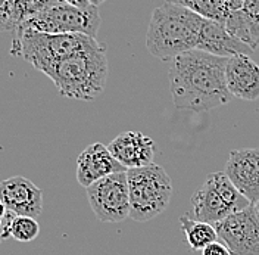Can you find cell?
I'll return each mask as SVG.
<instances>
[{
	"label": "cell",
	"instance_id": "6da1fadb",
	"mask_svg": "<svg viewBox=\"0 0 259 255\" xmlns=\"http://www.w3.org/2000/svg\"><path fill=\"white\" fill-rule=\"evenodd\" d=\"M227 62L228 58L197 49L176 56L168 71L176 108L203 112L227 105L231 99L226 81Z\"/></svg>",
	"mask_w": 259,
	"mask_h": 255
},
{
	"label": "cell",
	"instance_id": "7a4b0ae2",
	"mask_svg": "<svg viewBox=\"0 0 259 255\" xmlns=\"http://www.w3.org/2000/svg\"><path fill=\"white\" fill-rule=\"evenodd\" d=\"M205 18L192 9L165 2L150 16L146 48L161 61H172L176 56L197 49Z\"/></svg>",
	"mask_w": 259,
	"mask_h": 255
},
{
	"label": "cell",
	"instance_id": "3957f363",
	"mask_svg": "<svg viewBox=\"0 0 259 255\" xmlns=\"http://www.w3.org/2000/svg\"><path fill=\"white\" fill-rule=\"evenodd\" d=\"M108 72L106 48L100 45L59 61L45 74L53 81L61 96L75 100H95L105 92Z\"/></svg>",
	"mask_w": 259,
	"mask_h": 255
},
{
	"label": "cell",
	"instance_id": "277c9868",
	"mask_svg": "<svg viewBox=\"0 0 259 255\" xmlns=\"http://www.w3.org/2000/svg\"><path fill=\"white\" fill-rule=\"evenodd\" d=\"M96 39L85 34H49V32L18 30L15 31L12 56H21L43 74L59 61L78 52L99 48Z\"/></svg>",
	"mask_w": 259,
	"mask_h": 255
},
{
	"label": "cell",
	"instance_id": "5b68a950",
	"mask_svg": "<svg viewBox=\"0 0 259 255\" xmlns=\"http://www.w3.org/2000/svg\"><path fill=\"white\" fill-rule=\"evenodd\" d=\"M130 192V218L146 223L162 214L172 196V180L165 168L152 162L127 170Z\"/></svg>",
	"mask_w": 259,
	"mask_h": 255
},
{
	"label": "cell",
	"instance_id": "8992f818",
	"mask_svg": "<svg viewBox=\"0 0 259 255\" xmlns=\"http://www.w3.org/2000/svg\"><path fill=\"white\" fill-rule=\"evenodd\" d=\"M196 220L217 224L228 215L252 205L224 171L209 174L192 196Z\"/></svg>",
	"mask_w": 259,
	"mask_h": 255
},
{
	"label": "cell",
	"instance_id": "52a82bcc",
	"mask_svg": "<svg viewBox=\"0 0 259 255\" xmlns=\"http://www.w3.org/2000/svg\"><path fill=\"white\" fill-rule=\"evenodd\" d=\"M99 27V8L93 5L89 8H78L65 2L32 16L18 30H32L49 34H85L96 39Z\"/></svg>",
	"mask_w": 259,
	"mask_h": 255
},
{
	"label": "cell",
	"instance_id": "ba28073f",
	"mask_svg": "<svg viewBox=\"0 0 259 255\" xmlns=\"http://www.w3.org/2000/svg\"><path fill=\"white\" fill-rule=\"evenodd\" d=\"M87 201L102 223H122L130 217L127 171L106 175L85 188Z\"/></svg>",
	"mask_w": 259,
	"mask_h": 255
},
{
	"label": "cell",
	"instance_id": "9c48e42d",
	"mask_svg": "<svg viewBox=\"0 0 259 255\" xmlns=\"http://www.w3.org/2000/svg\"><path fill=\"white\" fill-rule=\"evenodd\" d=\"M213 227L233 255H259V217L253 205L228 215Z\"/></svg>",
	"mask_w": 259,
	"mask_h": 255
},
{
	"label": "cell",
	"instance_id": "30bf717a",
	"mask_svg": "<svg viewBox=\"0 0 259 255\" xmlns=\"http://www.w3.org/2000/svg\"><path fill=\"white\" fill-rule=\"evenodd\" d=\"M224 173L253 205L259 201V149L243 148L230 152Z\"/></svg>",
	"mask_w": 259,
	"mask_h": 255
},
{
	"label": "cell",
	"instance_id": "8fae6325",
	"mask_svg": "<svg viewBox=\"0 0 259 255\" xmlns=\"http://www.w3.org/2000/svg\"><path fill=\"white\" fill-rule=\"evenodd\" d=\"M0 201L15 215L37 218L43 211V192L22 175L0 181Z\"/></svg>",
	"mask_w": 259,
	"mask_h": 255
},
{
	"label": "cell",
	"instance_id": "7c38bea8",
	"mask_svg": "<svg viewBox=\"0 0 259 255\" xmlns=\"http://www.w3.org/2000/svg\"><path fill=\"white\" fill-rule=\"evenodd\" d=\"M115 160L125 170L139 168L152 164L155 160V142L140 131H124L108 144Z\"/></svg>",
	"mask_w": 259,
	"mask_h": 255
},
{
	"label": "cell",
	"instance_id": "4fadbf2b",
	"mask_svg": "<svg viewBox=\"0 0 259 255\" xmlns=\"http://www.w3.org/2000/svg\"><path fill=\"white\" fill-rule=\"evenodd\" d=\"M121 171L127 170L115 160L108 146L102 143L89 144L77 158V180L82 188Z\"/></svg>",
	"mask_w": 259,
	"mask_h": 255
},
{
	"label": "cell",
	"instance_id": "5bb4252c",
	"mask_svg": "<svg viewBox=\"0 0 259 255\" xmlns=\"http://www.w3.org/2000/svg\"><path fill=\"white\" fill-rule=\"evenodd\" d=\"M226 81L231 96L247 102L259 99V65L250 56L236 55L228 58Z\"/></svg>",
	"mask_w": 259,
	"mask_h": 255
},
{
	"label": "cell",
	"instance_id": "9a60e30c",
	"mask_svg": "<svg viewBox=\"0 0 259 255\" xmlns=\"http://www.w3.org/2000/svg\"><path fill=\"white\" fill-rule=\"evenodd\" d=\"M197 50L206 52L221 58H233L236 55H253V49L243 43L237 37L230 34L223 22L205 18Z\"/></svg>",
	"mask_w": 259,
	"mask_h": 255
},
{
	"label": "cell",
	"instance_id": "2e32d148",
	"mask_svg": "<svg viewBox=\"0 0 259 255\" xmlns=\"http://www.w3.org/2000/svg\"><path fill=\"white\" fill-rule=\"evenodd\" d=\"M192 9L203 18L226 24V21L242 9V0H165Z\"/></svg>",
	"mask_w": 259,
	"mask_h": 255
},
{
	"label": "cell",
	"instance_id": "e0dca14e",
	"mask_svg": "<svg viewBox=\"0 0 259 255\" xmlns=\"http://www.w3.org/2000/svg\"><path fill=\"white\" fill-rule=\"evenodd\" d=\"M180 226H181V230L184 233V238L187 240L189 246L193 251H202L212 242L218 240V233H217L213 224L193 220L187 214L180 217Z\"/></svg>",
	"mask_w": 259,
	"mask_h": 255
},
{
	"label": "cell",
	"instance_id": "ac0fdd59",
	"mask_svg": "<svg viewBox=\"0 0 259 255\" xmlns=\"http://www.w3.org/2000/svg\"><path fill=\"white\" fill-rule=\"evenodd\" d=\"M9 14L16 24V30L37 14L46 11L52 6L65 3V0H5Z\"/></svg>",
	"mask_w": 259,
	"mask_h": 255
},
{
	"label": "cell",
	"instance_id": "d6986e66",
	"mask_svg": "<svg viewBox=\"0 0 259 255\" xmlns=\"http://www.w3.org/2000/svg\"><path fill=\"white\" fill-rule=\"evenodd\" d=\"M40 233V224L34 217L15 215L11 224V236L18 242H32Z\"/></svg>",
	"mask_w": 259,
	"mask_h": 255
},
{
	"label": "cell",
	"instance_id": "ffe728a7",
	"mask_svg": "<svg viewBox=\"0 0 259 255\" xmlns=\"http://www.w3.org/2000/svg\"><path fill=\"white\" fill-rule=\"evenodd\" d=\"M242 14L247 24L253 50L259 46V0H242Z\"/></svg>",
	"mask_w": 259,
	"mask_h": 255
},
{
	"label": "cell",
	"instance_id": "44dd1931",
	"mask_svg": "<svg viewBox=\"0 0 259 255\" xmlns=\"http://www.w3.org/2000/svg\"><path fill=\"white\" fill-rule=\"evenodd\" d=\"M15 214L8 211L3 202L0 201V242L8 239L11 236V224Z\"/></svg>",
	"mask_w": 259,
	"mask_h": 255
},
{
	"label": "cell",
	"instance_id": "7402d4cb",
	"mask_svg": "<svg viewBox=\"0 0 259 255\" xmlns=\"http://www.w3.org/2000/svg\"><path fill=\"white\" fill-rule=\"evenodd\" d=\"M6 31H16V24L9 14V9L5 3V0H0V34Z\"/></svg>",
	"mask_w": 259,
	"mask_h": 255
},
{
	"label": "cell",
	"instance_id": "603a6c76",
	"mask_svg": "<svg viewBox=\"0 0 259 255\" xmlns=\"http://www.w3.org/2000/svg\"><path fill=\"white\" fill-rule=\"evenodd\" d=\"M202 255H233L226 245L220 240L212 242L206 248L202 249Z\"/></svg>",
	"mask_w": 259,
	"mask_h": 255
},
{
	"label": "cell",
	"instance_id": "cb8c5ba5",
	"mask_svg": "<svg viewBox=\"0 0 259 255\" xmlns=\"http://www.w3.org/2000/svg\"><path fill=\"white\" fill-rule=\"evenodd\" d=\"M65 2L69 3V5L78 6V8H89V6H92V3L89 0H65Z\"/></svg>",
	"mask_w": 259,
	"mask_h": 255
},
{
	"label": "cell",
	"instance_id": "d4e9b609",
	"mask_svg": "<svg viewBox=\"0 0 259 255\" xmlns=\"http://www.w3.org/2000/svg\"><path fill=\"white\" fill-rule=\"evenodd\" d=\"M89 2H90V3H92L93 6L99 8V6H100V5H103V3H105L106 0H89Z\"/></svg>",
	"mask_w": 259,
	"mask_h": 255
},
{
	"label": "cell",
	"instance_id": "484cf974",
	"mask_svg": "<svg viewBox=\"0 0 259 255\" xmlns=\"http://www.w3.org/2000/svg\"><path fill=\"white\" fill-rule=\"evenodd\" d=\"M253 207H255V211H256V214H258V217H259V201L256 202V204H253Z\"/></svg>",
	"mask_w": 259,
	"mask_h": 255
}]
</instances>
